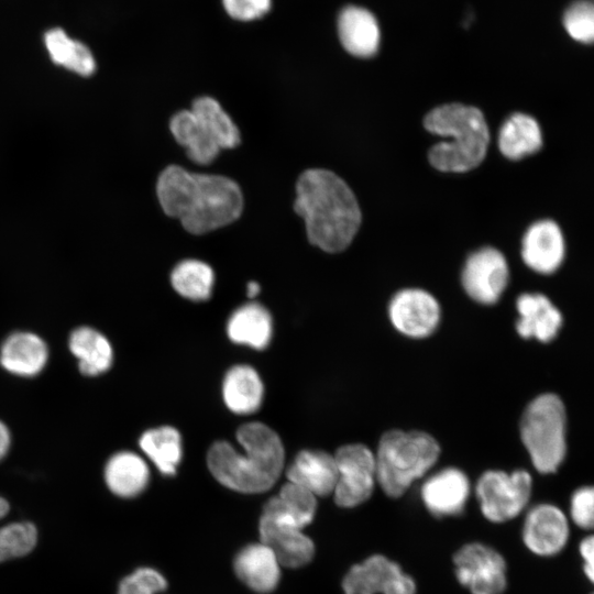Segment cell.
<instances>
[{
	"label": "cell",
	"instance_id": "obj_1",
	"mask_svg": "<svg viewBox=\"0 0 594 594\" xmlns=\"http://www.w3.org/2000/svg\"><path fill=\"white\" fill-rule=\"evenodd\" d=\"M156 193L166 215L190 233L202 234L235 221L243 208L239 185L221 175L190 173L170 165L160 175Z\"/></svg>",
	"mask_w": 594,
	"mask_h": 594
},
{
	"label": "cell",
	"instance_id": "obj_2",
	"mask_svg": "<svg viewBox=\"0 0 594 594\" xmlns=\"http://www.w3.org/2000/svg\"><path fill=\"white\" fill-rule=\"evenodd\" d=\"M294 209L305 220L310 243L330 253L348 248L361 224L353 191L327 169H308L299 176Z\"/></svg>",
	"mask_w": 594,
	"mask_h": 594
},
{
	"label": "cell",
	"instance_id": "obj_3",
	"mask_svg": "<svg viewBox=\"0 0 594 594\" xmlns=\"http://www.w3.org/2000/svg\"><path fill=\"white\" fill-rule=\"evenodd\" d=\"M242 451L230 442L212 443L207 453V465L212 476L223 486L244 494L270 490L280 476L285 450L279 436L260 421L243 424L237 430Z\"/></svg>",
	"mask_w": 594,
	"mask_h": 594
},
{
	"label": "cell",
	"instance_id": "obj_4",
	"mask_svg": "<svg viewBox=\"0 0 594 594\" xmlns=\"http://www.w3.org/2000/svg\"><path fill=\"white\" fill-rule=\"evenodd\" d=\"M424 125L428 132L450 139L430 147L428 160L435 168L463 173L483 162L490 132L480 109L462 103L441 105L427 113Z\"/></svg>",
	"mask_w": 594,
	"mask_h": 594
},
{
	"label": "cell",
	"instance_id": "obj_5",
	"mask_svg": "<svg viewBox=\"0 0 594 594\" xmlns=\"http://www.w3.org/2000/svg\"><path fill=\"white\" fill-rule=\"evenodd\" d=\"M374 455L377 484L388 497L398 498L436 464L440 447L425 431L394 429L381 437Z\"/></svg>",
	"mask_w": 594,
	"mask_h": 594
},
{
	"label": "cell",
	"instance_id": "obj_6",
	"mask_svg": "<svg viewBox=\"0 0 594 594\" xmlns=\"http://www.w3.org/2000/svg\"><path fill=\"white\" fill-rule=\"evenodd\" d=\"M169 127L176 141L187 150L188 157L200 165L210 164L221 148H232L240 143L237 125L210 97H200L193 102L191 110L174 114Z\"/></svg>",
	"mask_w": 594,
	"mask_h": 594
},
{
	"label": "cell",
	"instance_id": "obj_7",
	"mask_svg": "<svg viewBox=\"0 0 594 594\" xmlns=\"http://www.w3.org/2000/svg\"><path fill=\"white\" fill-rule=\"evenodd\" d=\"M520 438L535 469L556 472L566 453V414L561 398L544 393L534 398L520 419Z\"/></svg>",
	"mask_w": 594,
	"mask_h": 594
},
{
	"label": "cell",
	"instance_id": "obj_8",
	"mask_svg": "<svg viewBox=\"0 0 594 594\" xmlns=\"http://www.w3.org/2000/svg\"><path fill=\"white\" fill-rule=\"evenodd\" d=\"M474 492L483 517L493 524H504L526 510L532 494V477L522 469L488 470L477 479Z\"/></svg>",
	"mask_w": 594,
	"mask_h": 594
},
{
	"label": "cell",
	"instance_id": "obj_9",
	"mask_svg": "<svg viewBox=\"0 0 594 594\" xmlns=\"http://www.w3.org/2000/svg\"><path fill=\"white\" fill-rule=\"evenodd\" d=\"M458 582L470 594H503L507 588V563L495 548L473 541L463 544L453 556Z\"/></svg>",
	"mask_w": 594,
	"mask_h": 594
},
{
	"label": "cell",
	"instance_id": "obj_10",
	"mask_svg": "<svg viewBox=\"0 0 594 594\" xmlns=\"http://www.w3.org/2000/svg\"><path fill=\"white\" fill-rule=\"evenodd\" d=\"M333 457L338 471L332 493L336 504L352 508L365 503L377 484L373 451L365 444L350 443L340 447Z\"/></svg>",
	"mask_w": 594,
	"mask_h": 594
},
{
	"label": "cell",
	"instance_id": "obj_11",
	"mask_svg": "<svg viewBox=\"0 0 594 594\" xmlns=\"http://www.w3.org/2000/svg\"><path fill=\"white\" fill-rule=\"evenodd\" d=\"M344 594H417V584L402 565L384 554H372L345 574Z\"/></svg>",
	"mask_w": 594,
	"mask_h": 594
},
{
	"label": "cell",
	"instance_id": "obj_12",
	"mask_svg": "<svg viewBox=\"0 0 594 594\" xmlns=\"http://www.w3.org/2000/svg\"><path fill=\"white\" fill-rule=\"evenodd\" d=\"M571 535L570 519L557 505L539 503L525 514L521 539L535 556L551 558L566 547Z\"/></svg>",
	"mask_w": 594,
	"mask_h": 594
},
{
	"label": "cell",
	"instance_id": "obj_13",
	"mask_svg": "<svg viewBox=\"0 0 594 594\" xmlns=\"http://www.w3.org/2000/svg\"><path fill=\"white\" fill-rule=\"evenodd\" d=\"M509 277L505 256L494 248H482L466 260L462 286L470 298L483 305L495 304L507 287Z\"/></svg>",
	"mask_w": 594,
	"mask_h": 594
},
{
	"label": "cell",
	"instance_id": "obj_14",
	"mask_svg": "<svg viewBox=\"0 0 594 594\" xmlns=\"http://www.w3.org/2000/svg\"><path fill=\"white\" fill-rule=\"evenodd\" d=\"M388 317L398 332L421 339L435 332L440 322L441 309L430 293L420 288H405L392 297Z\"/></svg>",
	"mask_w": 594,
	"mask_h": 594
},
{
	"label": "cell",
	"instance_id": "obj_15",
	"mask_svg": "<svg viewBox=\"0 0 594 594\" xmlns=\"http://www.w3.org/2000/svg\"><path fill=\"white\" fill-rule=\"evenodd\" d=\"M300 526L272 512L263 510L260 519L261 542L267 546L280 565L299 568L314 557L312 540Z\"/></svg>",
	"mask_w": 594,
	"mask_h": 594
},
{
	"label": "cell",
	"instance_id": "obj_16",
	"mask_svg": "<svg viewBox=\"0 0 594 594\" xmlns=\"http://www.w3.org/2000/svg\"><path fill=\"white\" fill-rule=\"evenodd\" d=\"M471 495L466 474L458 468H444L429 475L420 487V498L435 517L461 515Z\"/></svg>",
	"mask_w": 594,
	"mask_h": 594
},
{
	"label": "cell",
	"instance_id": "obj_17",
	"mask_svg": "<svg viewBox=\"0 0 594 594\" xmlns=\"http://www.w3.org/2000/svg\"><path fill=\"white\" fill-rule=\"evenodd\" d=\"M521 257L537 273L556 272L564 258V240L559 226L552 220L532 223L522 238Z\"/></svg>",
	"mask_w": 594,
	"mask_h": 594
},
{
	"label": "cell",
	"instance_id": "obj_18",
	"mask_svg": "<svg viewBox=\"0 0 594 594\" xmlns=\"http://www.w3.org/2000/svg\"><path fill=\"white\" fill-rule=\"evenodd\" d=\"M516 309L519 315L516 330L521 338L550 342L558 336L562 315L543 294H521L516 300Z\"/></svg>",
	"mask_w": 594,
	"mask_h": 594
},
{
	"label": "cell",
	"instance_id": "obj_19",
	"mask_svg": "<svg viewBox=\"0 0 594 594\" xmlns=\"http://www.w3.org/2000/svg\"><path fill=\"white\" fill-rule=\"evenodd\" d=\"M338 35L343 48L356 57L376 54L381 42V30L374 14L358 6L344 7L338 16Z\"/></svg>",
	"mask_w": 594,
	"mask_h": 594
},
{
	"label": "cell",
	"instance_id": "obj_20",
	"mask_svg": "<svg viewBox=\"0 0 594 594\" xmlns=\"http://www.w3.org/2000/svg\"><path fill=\"white\" fill-rule=\"evenodd\" d=\"M288 482L295 483L317 496L333 493L338 471L333 454L318 449H305L298 452L288 466Z\"/></svg>",
	"mask_w": 594,
	"mask_h": 594
},
{
	"label": "cell",
	"instance_id": "obj_21",
	"mask_svg": "<svg viewBox=\"0 0 594 594\" xmlns=\"http://www.w3.org/2000/svg\"><path fill=\"white\" fill-rule=\"evenodd\" d=\"M234 571L245 585L258 593L272 592L280 578L278 560L262 542L249 544L237 554Z\"/></svg>",
	"mask_w": 594,
	"mask_h": 594
},
{
	"label": "cell",
	"instance_id": "obj_22",
	"mask_svg": "<svg viewBox=\"0 0 594 594\" xmlns=\"http://www.w3.org/2000/svg\"><path fill=\"white\" fill-rule=\"evenodd\" d=\"M272 333L273 320L270 311L254 301L235 309L227 322V334L233 343L256 350H263L270 344Z\"/></svg>",
	"mask_w": 594,
	"mask_h": 594
},
{
	"label": "cell",
	"instance_id": "obj_23",
	"mask_svg": "<svg viewBox=\"0 0 594 594\" xmlns=\"http://www.w3.org/2000/svg\"><path fill=\"white\" fill-rule=\"evenodd\" d=\"M45 342L30 332H15L6 339L0 349V364L20 376L38 374L47 362Z\"/></svg>",
	"mask_w": 594,
	"mask_h": 594
},
{
	"label": "cell",
	"instance_id": "obj_24",
	"mask_svg": "<svg viewBox=\"0 0 594 594\" xmlns=\"http://www.w3.org/2000/svg\"><path fill=\"white\" fill-rule=\"evenodd\" d=\"M264 386L262 380L250 365L232 366L222 383L223 402L228 409L237 415H250L262 405Z\"/></svg>",
	"mask_w": 594,
	"mask_h": 594
},
{
	"label": "cell",
	"instance_id": "obj_25",
	"mask_svg": "<svg viewBox=\"0 0 594 594\" xmlns=\"http://www.w3.org/2000/svg\"><path fill=\"white\" fill-rule=\"evenodd\" d=\"M105 480L113 494L125 498L135 497L147 486L150 470L139 454L121 451L107 462Z\"/></svg>",
	"mask_w": 594,
	"mask_h": 594
},
{
	"label": "cell",
	"instance_id": "obj_26",
	"mask_svg": "<svg viewBox=\"0 0 594 594\" xmlns=\"http://www.w3.org/2000/svg\"><path fill=\"white\" fill-rule=\"evenodd\" d=\"M502 154L509 160H520L542 146V134L535 118L517 112L502 125L498 134Z\"/></svg>",
	"mask_w": 594,
	"mask_h": 594
},
{
	"label": "cell",
	"instance_id": "obj_27",
	"mask_svg": "<svg viewBox=\"0 0 594 594\" xmlns=\"http://www.w3.org/2000/svg\"><path fill=\"white\" fill-rule=\"evenodd\" d=\"M69 349L78 359L82 374L95 376L108 371L112 364V348L108 339L89 327L75 329L69 337Z\"/></svg>",
	"mask_w": 594,
	"mask_h": 594
},
{
	"label": "cell",
	"instance_id": "obj_28",
	"mask_svg": "<svg viewBox=\"0 0 594 594\" xmlns=\"http://www.w3.org/2000/svg\"><path fill=\"white\" fill-rule=\"evenodd\" d=\"M139 443L162 474L175 475L183 457L182 436L176 428L163 426L148 429Z\"/></svg>",
	"mask_w": 594,
	"mask_h": 594
},
{
	"label": "cell",
	"instance_id": "obj_29",
	"mask_svg": "<svg viewBox=\"0 0 594 594\" xmlns=\"http://www.w3.org/2000/svg\"><path fill=\"white\" fill-rule=\"evenodd\" d=\"M44 44L51 59L80 76H89L96 69V62L90 50L81 42L72 38L59 28L48 30Z\"/></svg>",
	"mask_w": 594,
	"mask_h": 594
},
{
	"label": "cell",
	"instance_id": "obj_30",
	"mask_svg": "<svg viewBox=\"0 0 594 594\" xmlns=\"http://www.w3.org/2000/svg\"><path fill=\"white\" fill-rule=\"evenodd\" d=\"M170 282L180 296L193 301H204L211 296L215 273L202 261L185 260L174 267Z\"/></svg>",
	"mask_w": 594,
	"mask_h": 594
},
{
	"label": "cell",
	"instance_id": "obj_31",
	"mask_svg": "<svg viewBox=\"0 0 594 594\" xmlns=\"http://www.w3.org/2000/svg\"><path fill=\"white\" fill-rule=\"evenodd\" d=\"M268 503L302 527L314 519L317 508V497L292 482L285 483L278 495L272 497Z\"/></svg>",
	"mask_w": 594,
	"mask_h": 594
},
{
	"label": "cell",
	"instance_id": "obj_32",
	"mask_svg": "<svg viewBox=\"0 0 594 594\" xmlns=\"http://www.w3.org/2000/svg\"><path fill=\"white\" fill-rule=\"evenodd\" d=\"M37 541V530L31 522H11L2 527L0 562L28 554Z\"/></svg>",
	"mask_w": 594,
	"mask_h": 594
},
{
	"label": "cell",
	"instance_id": "obj_33",
	"mask_svg": "<svg viewBox=\"0 0 594 594\" xmlns=\"http://www.w3.org/2000/svg\"><path fill=\"white\" fill-rule=\"evenodd\" d=\"M563 25L573 40L591 43L594 38L593 3L587 0L572 3L564 13Z\"/></svg>",
	"mask_w": 594,
	"mask_h": 594
},
{
	"label": "cell",
	"instance_id": "obj_34",
	"mask_svg": "<svg viewBox=\"0 0 594 594\" xmlns=\"http://www.w3.org/2000/svg\"><path fill=\"white\" fill-rule=\"evenodd\" d=\"M166 587L167 582L160 572L140 568L121 581L118 594H160Z\"/></svg>",
	"mask_w": 594,
	"mask_h": 594
},
{
	"label": "cell",
	"instance_id": "obj_35",
	"mask_svg": "<svg viewBox=\"0 0 594 594\" xmlns=\"http://www.w3.org/2000/svg\"><path fill=\"white\" fill-rule=\"evenodd\" d=\"M569 516L571 521L583 530L594 525V490L592 486L576 488L571 495Z\"/></svg>",
	"mask_w": 594,
	"mask_h": 594
},
{
	"label": "cell",
	"instance_id": "obj_36",
	"mask_svg": "<svg viewBox=\"0 0 594 594\" xmlns=\"http://www.w3.org/2000/svg\"><path fill=\"white\" fill-rule=\"evenodd\" d=\"M229 16L241 22L263 18L272 7V0H221Z\"/></svg>",
	"mask_w": 594,
	"mask_h": 594
},
{
	"label": "cell",
	"instance_id": "obj_37",
	"mask_svg": "<svg viewBox=\"0 0 594 594\" xmlns=\"http://www.w3.org/2000/svg\"><path fill=\"white\" fill-rule=\"evenodd\" d=\"M580 557L583 562V572L590 582L594 581V538L585 536L579 544Z\"/></svg>",
	"mask_w": 594,
	"mask_h": 594
},
{
	"label": "cell",
	"instance_id": "obj_38",
	"mask_svg": "<svg viewBox=\"0 0 594 594\" xmlns=\"http://www.w3.org/2000/svg\"><path fill=\"white\" fill-rule=\"evenodd\" d=\"M10 447V433L6 425L0 421V460L6 455Z\"/></svg>",
	"mask_w": 594,
	"mask_h": 594
},
{
	"label": "cell",
	"instance_id": "obj_39",
	"mask_svg": "<svg viewBox=\"0 0 594 594\" xmlns=\"http://www.w3.org/2000/svg\"><path fill=\"white\" fill-rule=\"evenodd\" d=\"M261 290L260 285L256 282H249L246 286V294L250 298L255 297Z\"/></svg>",
	"mask_w": 594,
	"mask_h": 594
},
{
	"label": "cell",
	"instance_id": "obj_40",
	"mask_svg": "<svg viewBox=\"0 0 594 594\" xmlns=\"http://www.w3.org/2000/svg\"><path fill=\"white\" fill-rule=\"evenodd\" d=\"M9 512V504L8 502L0 496V519L3 518ZM2 527H0V536H1Z\"/></svg>",
	"mask_w": 594,
	"mask_h": 594
}]
</instances>
